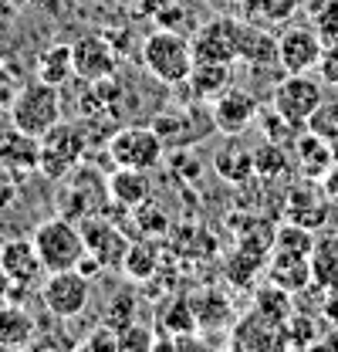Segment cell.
Returning a JSON list of instances; mask_svg holds the SVG:
<instances>
[{
    "label": "cell",
    "mask_w": 338,
    "mask_h": 352,
    "mask_svg": "<svg viewBox=\"0 0 338 352\" xmlns=\"http://www.w3.org/2000/svg\"><path fill=\"white\" fill-rule=\"evenodd\" d=\"M84 248L102 267H122V258L128 251V241L112 227V223H98V220L84 217Z\"/></svg>",
    "instance_id": "9a60e30c"
},
{
    "label": "cell",
    "mask_w": 338,
    "mask_h": 352,
    "mask_svg": "<svg viewBox=\"0 0 338 352\" xmlns=\"http://www.w3.org/2000/svg\"><path fill=\"white\" fill-rule=\"evenodd\" d=\"M318 75H322V82H325V85L338 88V41L325 44L322 61H318Z\"/></svg>",
    "instance_id": "d590c367"
},
{
    "label": "cell",
    "mask_w": 338,
    "mask_h": 352,
    "mask_svg": "<svg viewBox=\"0 0 338 352\" xmlns=\"http://www.w3.org/2000/svg\"><path fill=\"white\" fill-rule=\"evenodd\" d=\"M318 349H335L338 352V322L328 329V332H322V339H318Z\"/></svg>",
    "instance_id": "74e56055"
},
{
    "label": "cell",
    "mask_w": 338,
    "mask_h": 352,
    "mask_svg": "<svg viewBox=\"0 0 338 352\" xmlns=\"http://www.w3.org/2000/svg\"><path fill=\"white\" fill-rule=\"evenodd\" d=\"M230 346L234 349H281V322L251 308L230 325Z\"/></svg>",
    "instance_id": "4fadbf2b"
},
{
    "label": "cell",
    "mask_w": 338,
    "mask_h": 352,
    "mask_svg": "<svg viewBox=\"0 0 338 352\" xmlns=\"http://www.w3.org/2000/svg\"><path fill=\"white\" fill-rule=\"evenodd\" d=\"M213 170L223 176L227 183H244V179H251V173H254V153L230 146V149L216 153V160H213Z\"/></svg>",
    "instance_id": "83f0119b"
},
{
    "label": "cell",
    "mask_w": 338,
    "mask_h": 352,
    "mask_svg": "<svg viewBox=\"0 0 338 352\" xmlns=\"http://www.w3.org/2000/svg\"><path fill=\"white\" fill-rule=\"evenodd\" d=\"M295 156H297L301 173L308 179H322V176L332 173V166H335V153H332L328 139L311 129H301V135L295 139Z\"/></svg>",
    "instance_id": "e0dca14e"
},
{
    "label": "cell",
    "mask_w": 338,
    "mask_h": 352,
    "mask_svg": "<svg viewBox=\"0 0 338 352\" xmlns=\"http://www.w3.org/2000/svg\"><path fill=\"white\" fill-rule=\"evenodd\" d=\"M109 197L119 204V207H126V210H132V207H139V204H146L153 193V183H149V173L146 170H126V166H119L115 173L109 176Z\"/></svg>",
    "instance_id": "d6986e66"
},
{
    "label": "cell",
    "mask_w": 338,
    "mask_h": 352,
    "mask_svg": "<svg viewBox=\"0 0 338 352\" xmlns=\"http://www.w3.org/2000/svg\"><path fill=\"white\" fill-rule=\"evenodd\" d=\"M322 102H325V88L311 75H284L278 82V88H274V95H271V105L295 129H308V122L322 109Z\"/></svg>",
    "instance_id": "8992f818"
},
{
    "label": "cell",
    "mask_w": 338,
    "mask_h": 352,
    "mask_svg": "<svg viewBox=\"0 0 338 352\" xmlns=\"http://www.w3.org/2000/svg\"><path fill=\"white\" fill-rule=\"evenodd\" d=\"M31 241H34V251H38V258H41L47 274H51V271H71V267H78V261L88 254L82 227L71 217L41 220Z\"/></svg>",
    "instance_id": "7a4b0ae2"
},
{
    "label": "cell",
    "mask_w": 338,
    "mask_h": 352,
    "mask_svg": "<svg viewBox=\"0 0 338 352\" xmlns=\"http://www.w3.org/2000/svg\"><path fill=\"white\" fill-rule=\"evenodd\" d=\"M267 281L301 295L308 285H311V258L304 254H288V251H271V261H267Z\"/></svg>",
    "instance_id": "2e32d148"
},
{
    "label": "cell",
    "mask_w": 338,
    "mask_h": 352,
    "mask_svg": "<svg viewBox=\"0 0 338 352\" xmlns=\"http://www.w3.org/2000/svg\"><path fill=\"white\" fill-rule=\"evenodd\" d=\"M88 139H84L82 126L75 122H58L54 129H47L41 135V166L38 173L47 179H68L82 166Z\"/></svg>",
    "instance_id": "277c9868"
},
{
    "label": "cell",
    "mask_w": 338,
    "mask_h": 352,
    "mask_svg": "<svg viewBox=\"0 0 338 352\" xmlns=\"http://www.w3.org/2000/svg\"><path fill=\"white\" fill-rule=\"evenodd\" d=\"M38 78L47 85L65 88L75 78V54H71V44H51L38 54Z\"/></svg>",
    "instance_id": "603a6c76"
},
{
    "label": "cell",
    "mask_w": 338,
    "mask_h": 352,
    "mask_svg": "<svg viewBox=\"0 0 338 352\" xmlns=\"http://www.w3.org/2000/svg\"><path fill=\"white\" fill-rule=\"evenodd\" d=\"M166 153V139L156 132V126H128L119 129L109 139V156L115 166L126 170H156L163 163Z\"/></svg>",
    "instance_id": "5b68a950"
},
{
    "label": "cell",
    "mask_w": 338,
    "mask_h": 352,
    "mask_svg": "<svg viewBox=\"0 0 338 352\" xmlns=\"http://www.w3.org/2000/svg\"><path fill=\"white\" fill-rule=\"evenodd\" d=\"M311 285L325 295L338 292V234H325L311 248Z\"/></svg>",
    "instance_id": "7402d4cb"
},
{
    "label": "cell",
    "mask_w": 338,
    "mask_h": 352,
    "mask_svg": "<svg viewBox=\"0 0 338 352\" xmlns=\"http://www.w3.org/2000/svg\"><path fill=\"white\" fill-rule=\"evenodd\" d=\"M71 54H75V78H82V82H105L119 68L115 51L98 34H82L71 44Z\"/></svg>",
    "instance_id": "7c38bea8"
},
{
    "label": "cell",
    "mask_w": 338,
    "mask_h": 352,
    "mask_svg": "<svg viewBox=\"0 0 338 352\" xmlns=\"http://www.w3.org/2000/svg\"><path fill=\"white\" fill-rule=\"evenodd\" d=\"M0 274L10 281V288H17L21 295L27 292V288H34L38 281H41L44 271L41 258H38V251H34V241H7L3 248H0Z\"/></svg>",
    "instance_id": "8fae6325"
},
{
    "label": "cell",
    "mask_w": 338,
    "mask_h": 352,
    "mask_svg": "<svg viewBox=\"0 0 338 352\" xmlns=\"http://www.w3.org/2000/svg\"><path fill=\"white\" fill-rule=\"evenodd\" d=\"M78 349H91V352H119V332L112 325H95L91 336L78 342Z\"/></svg>",
    "instance_id": "e575fe53"
},
{
    "label": "cell",
    "mask_w": 338,
    "mask_h": 352,
    "mask_svg": "<svg viewBox=\"0 0 338 352\" xmlns=\"http://www.w3.org/2000/svg\"><path fill=\"white\" fill-rule=\"evenodd\" d=\"M135 318V298L126 295V292H119V295H112V302L105 305V315H102V322L105 325H112V329H122Z\"/></svg>",
    "instance_id": "d6a6232c"
},
{
    "label": "cell",
    "mask_w": 338,
    "mask_h": 352,
    "mask_svg": "<svg viewBox=\"0 0 338 352\" xmlns=\"http://www.w3.org/2000/svg\"><path fill=\"white\" fill-rule=\"evenodd\" d=\"M132 214H135V227L146 234V237H156V234H166L169 227V217L163 207H153L149 200L146 204H139V207H132Z\"/></svg>",
    "instance_id": "1f68e13d"
},
{
    "label": "cell",
    "mask_w": 338,
    "mask_h": 352,
    "mask_svg": "<svg viewBox=\"0 0 338 352\" xmlns=\"http://www.w3.org/2000/svg\"><path fill=\"white\" fill-rule=\"evenodd\" d=\"M10 126L27 135H38L41 139L47 129H54L61 122V88L47 85L41 78L21 85L14 105H10Z\"/></svg>",
    "instance_id": "3957f363"
},
{
    "label": "cell",
    "mask_w": 338,
    "mask_h": 352,
    "mask_svg": "<svg viewBox=\"0 0 338 352\" xmlns=\"http://www.w3.org/2000/svg\"><path fill=\"white\" fill-rule=\"evenodd\" d=\"M318 339H322V332H318L315 318L304 311H291L281 322V349H311V346H318Z\"/></svg>",
    "instance_id": "d4e9b609"
},
{
    "label": "cell",
    "mask_w": 338,
    "mask_h": 352,
    "mask_svg": "<svg viewBox=\"0 0 338 352\" xmlns=\"http://www.w3.org/2000/svg\"><path fill=\"white\" fill-rule=\"evenodd\" d=\"M119 332V352H146L156 346V332L149 325H139V322H128Z\"/></svg>",
    "instance_id": "4dcf8cb0"
},
{
    "label": "cell",
    "mask_w": 338,
    "mask_h": 352,
    "mask_svg": "<svg viewBox=\"0 0 338 352\" xmlns=\"http://www.w3.org/2000/svg\"><path fill=\"white\" fill-rule=\"evenodd\" d=\"M38 342V322L24 305H0V349H31Z\"/></svg>",
    "instance_id": "ac0fdd59"
},
{
    "label": "cell",
    "mask_w": 338,
    "mask_h": 352,
    "mask_svg": "<svg viewBox=\"0 0 338 352\" xmlns=\"http://www.w3.org/2000/svg\"><path fill=\"white\" fill-rule=\"evenodd\" d=\"M119 3H132V0H119Z\"/></svg>",
    "instance_id": "f35d334b"
},
{
    "label": "cell",
    "mask_w": 338,
    "mask_h": 352,
    "mask_svg": "<svg viewBox=\"0 0 338 352\" xmlns=\"http://www.w3.org/2000/svg\"><path fill=\"white\" fill-rule=\"evenodd\" d=\"M325 214H328V193L325 190H318L315 183L291 190V197H288V217L295 220V223H304V227L315 230V227L325 223Z\"/></svg>",
    "instance_id": "ffe728a7"
},
{
    "label": "cell",
    "mask_w": 338,
    "mask_h": 352,
    "mask_svg": "<svg viewBox=\"0 0 338 352\" xmlns=\"http://www.w3.org/2000/svg\"><path fill=\"white\" fill-rule=\"evenodd\" d=\"M17 91H21L17 75H14L7 65H0V112H10V105H14Z\"/></svg>",
    "instance_id": "8d00e7d4"
},
{
    "label": "cell",
    "mask_w": 338,
    "mask_h": 352,
    "mask_svg": "<svg viewBox=\"0 0 338 352\" xmlns=\"http://www.w3.org/2000/svg\"><path fill=\"white\" fill-rule=\"evenodd\" d=\"M193 65V44L172 28H159L142 41V68L163 85H183Z\"/></svg>",
    "instance_id": "6da1fadb"
},
{
    "label": "cell",
    "mask_w": 338,
    "mask_h": 352,
    "mask_svg": "<svg viewBox=\"0 0 338 352\" xmlns=\"http://www.w3.org/2000/svg\"><path fill=\"white\" fill-rule=\"evenodd\" d=\"M244 31H247V21H237V17H213V21H207L190 41L193 44V61H220V65L240 61Z\"/></svg>",
    "instance_id": "ba28073f"
},
{
    "label": "cell",
    "mask_w": 338,
    "mask_h": 352,
    "mask_svg": "<svg viewBox=\"0 0 338 352\" xmlns=\"http://www.w3.org/2000/svg\"><path fill=\"white\" fill-rule=\"evenodd\" d=\"M308 129L318 132V135H325L328 142L338 139V102H322V109L311 116Z\"/></svg>",
    "instance_id": "836d02e7"
},
{
    "label": "cell",
    "mask_w": 338,
    "mask_h": 352,
    "mask_svg": "<svg viewBox=\"0 0 338 352\" xmlns=\"http://www.w3.org/2000/svg\"><path fill=\"white\" fill-rule=\"evenodd\" d=\"M288 170V153L281 149V142H264L260 149H254V173L271 179V176H281Z\"/></svg>",
    "instance_id": "f1b7e54d"
},
{
    "label": "cell",
    "mask_w": 338,
    "mask_h": 352,
    "mask_svg": "<svg viewBox=\"0 0 338 352\" xmlns=\"http://www.w3.org/2000/svg\"><path fill=\"white\" fill-rule=\"evenodd\" d=\"M247 24H284L297 10V0H240Z\"/></svg>",
    "instance_id": "484cf974"
},
{
    "label": "cell",
    "mask_w": 338,
    "mask_h": 352,
    "mask_svg": "<svg viewBox=\"0 0 338 352\" xmlns=\"http://www.w3.org/2000/svg\"><path fill=\"white\" fill-rule=\"evenodd\" d=\"M190 88V95L196 102H213L220 91L230 88V65H220V61H196L190 78L183 82Z\"/></svg>",
    "instance_id": "44dd1931"
},
{
    "label": "cell",
    "mask_w": 338,
    "mask_h": 352,
    "mask_svg": "<svg viewBox=\"0 0 338 352\" xmlns=\"http://www.w3.org/2000/svg\"><path fill=\"white\" fill-rule=\"evenodd\" d=\"M257 112V98L247 88H227L210 102V126L223 135H244Z\"/></svg>",
    "instance_id": "30bf717a"
},
{
    "label": "cell",
    "mask_w": 338,
    "mask_h": 352,
    "mask_svg": "<svg viewBox=\"0 0 338 352\" xmlns=\"http://www.w3.org/2000/svg\"><path fill=\"white\" fill-rule=\"evenodd\" d=\"M156 267H159V244H156V237H142V241L128 244L119 271L132 281H149L156 274Z\"/></svg>",
    "instance_id": "cb8c5ba5"
},
{
    "label": "cell",
    "mask_w": 338,
    "mask_h": 352,
    "mask_svg": "<svg viewBox=\"0 0 338 352\" xmlns=\"http://www.w3.org/2000/svg\"><path fill=\"white\" fill-rule=\"evenodd\" d=\"M88 302H91V278H84L78 267L51 271L41 281V305L61 322L78 318L88 308Z\"/></svg>",
    "instance_id": "52a82bcc"
},
{
    "label": "cell",
    "mask_w": 338,
    "mask_h": 352,
    "mask_svg": "<svg viewBox=\"0 0 338 352\" xmlns=\"http://www.w3.org/2000/svg\"><path fill=\"white\" fill-rule=\"evenodd\" d=\"M315 241H318V237H315V230H311V227L288 220V223H281V227L274 230L271 251H288V254H304V258H311Z\"/></svg>",
    "instance_id": "4316f807"
},
{
    "label": "cell",
    "mask_w": 338,
    "mask_h": 352,
    "mask_svg": "<svg viewBox=\"0 0 338 352\" xmlns=\"http://www.w3.org/2000/svg\"><path fill=\"white\" fill-rule=\"evenodd\" d=\"M311 28L325 44L338 41V0H315L311 3Z\"/></svg>",
    "instance_id": "f546056e"
},
{
    "label": "cell",
    "mask_w": 338,
    "mask_h": 352,
    "mask_svg": "<svg viewBox=\"0 0 338 352\" xmlns=\"http://www.w3.org/2000/svg\"><path fill=\"white\" fill-rule=\"evenodd\" d=\"M325 41L315 28H284L278 38V65L284 75H311L322 61Z\"/></svg>",
    "instance_id": "9c48e42d"
},
{
    "label": "cell",
    "mask_w": 338,
    "mask_h": 352,
    "mask_svg": "<svg viewBox=\"0 0 338 352\" xmlns=\"http://www.w3.org/2000/svg\"><path fill=\"white\" fill-rule=\"evenodd\" d=\"M41 166V139L38 135H27L21 129H10L0 139V170L17 176H31L38 173Z\"/></svg>",
    "instance_id": "5bb4252c"
}]
</instances>
